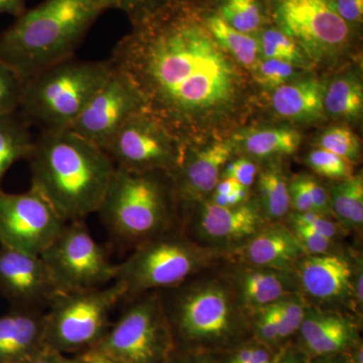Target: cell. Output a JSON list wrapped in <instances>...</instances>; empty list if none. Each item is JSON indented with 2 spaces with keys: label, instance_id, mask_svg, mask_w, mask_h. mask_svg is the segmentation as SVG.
I'll return each mask as SVG.
<instances>
[{
  "label": "cell",
  "instance_id": "cell-12",
  "mask_svg": "<svg viewBox=\"0 0 363 363\" xmlns=\"http://www.w3.org/2000/svg\"><path fill=\"white\" fill-rule=\"evenodd\" d=\"M183 145L147 112H138L117 131L104 152L117 168L172 174L180 164Z\"/></svg>",
  "mask_w": 363,
  "mask_h": 363
},
{
  "label": "cell",
  "instance_id": "cell-49",
  "mask_svg": "<svg viewBox=\"0 0 363 363\" xmlns=\"http://www.w3.org/2000/svg\"><path fill=\"white\" fill-rule=\"evenodd\" d=\"M23 363H79L77 357H68L62 353L47 350L39 357Z\"/></svg>",
  "mask_w": 363,
  "mask_h": 363
},
{
  "label": "cell",
  "instance_id": "cell-56",
  "mask_svg": "<svg viewBox=\"0 0 363 363\" xmlns=\"http://www.w3.org/2000/svg\"><path fill=\"white\" fill-rule=\"evenodd\" d=\"M281 363H292V362H281Z\"/></svg>",
  "mask_w": 363,
  "mask_h": 363
},
{
  "label": "cell",
  "instance_id": "cell-47",
  "mask_svg": "<svg viewBox=\"0 0 363 363\" xmlns=\"http://www.w3.org/2000/svg\"><path fill=\"white\" fill-rule=\"evenodd\" d=\"M272 357L271 353L264 348L250 347L240 350L234 355L230 363H264Z\"/></svg>",
  "mask_w": 363,
  "mask_h": 363
},
{
  "label": "cell",
  "instance_id": "cell-40",
  "mask_svg": "<svg viewBox=\"0 0 363 363\" xmlns=\"http://www.w3.org/2000/svg\"><path fill=\"white\" fill-rule=\"evenodd\" d=\"M336 13L354 32L362 33L363 26V0H328Z\"/></svg>",
  "mask_w": 363,
  "mask_h": 363
},
{
  "label": "cell",
  "instance_id": "cell-28",
  "mask_svg": "<svg viewBox=\"0 0 363 363\" xmlns=\"http://www.w3.org/2000/svg\"><path fill=\"white\" fill-rule=\"evenodd\" d=\"M260 206L267 218L277 220L288 214L291 208L289 182L283 169L272 164L257 175Z\"/></svg>",
  "mask_w": 363,
  "mask_h": 363
},
{
  "label": "cell",
  "instance_id": "cell-22",
  "mask_svg": "<svg viewBox=\"0 0 363 363\" xmlns=\"http://www.w3.org/2000/svg\"><path fill=\"white\" fill-rule=\"evenodd\" d=\"M234 154L252 159H281L295 154L302 143V133L291 124L242 126L229 136Z\"/></svg>",
  "mask_w": 363,
  "mask_h": 363
},
{
  "label": "cell",
  "instance_id": "cell-33",
  "mask_svg": "<svg viewBox=\"0 0 363 363\" xmlns=\"http://www.w3.org/2000/svg\"><path fill=\"white\" fill-rule=\"evenodd\" d=\"M305 162L318 175L335 182L346 180L354 175L353 162L319 147L311 150Z\"/></svg>",
  "mask_w": 363,
  "mask_h": 363
},
{
  "label": "cell",
  "instance_id": "cell-18",
  "mask_svg": "<svg viewBox=\"0 0 363 363\" xmlns=\"http://www.w3.org/2000/svg\"><path fill=\"white\" fill-rule=\"evenodd\" d=\"M47 350L45 310L11 307L0 315V363H23Z\"/></svg>",
  "mask_w": 363,
  "mask_h": 363
},
{
  "label": "cell",
  "instance_id": "cell-5",
  "mask_svg": "<svg viewBox=\"0 0 363 363\" xmlns=\"http://www.w3.org/2000/svg\"><path fill=\"white\" fill-rule=\"evenodd\" d=\"M111 59L72 57L23 81L18 113L42 130H69L86 105L111 77Z\"/></svg>",
  "mask_w": 363,
  "mask_h": 363
},
{
  "label": "cell",
  "instance_id": "cell-15",
  "mask_svg": "<svg viewBox=\"0 0 363 363\" xmlns=\"http://www.w3.org/2000/svg\"><path fill=\"white\" fill-rule=\"evenodd\" d=\"M58 294L40 255L0 247V297L11 307L45 310Z\"/></svg>",
  "mask_w": 363,
  "mask_h": 363
},
{
  "label": "cell",
  "instance_id": "cell-26",
  "mask_svg": "<svg viewBox=\"0 0 363 363\" xmlns=\"http://www.w3.org/2000/svg\"><path fill=\"white\" fill-rule=\"evenodd\" d=\"M219 16L238 32L257 37L272 25L269 0H206Z\"/></svg>",
  "mask_w": 363,
  "mask_h": 363
},
{
  "label": "cell",
  "instance_id": "cell-53",
  "mask_svg": "<svg viewBox=\"0 0 363 363\" xmlns=\"http://www.w3.org/2000/svg\"><path fill=\"white\" fill-rule=\"evenodd\" d=\"M353 363H363V353L362 346H360V347L357 350V352H355Z\"/></svg>",
  "mask_w": 363,
  "mask_h": 363
},
{
  "label": "cell",
  "instance_id": "cell-37",
  "mask_svg": "<svg viewBox=\"0 0 363 363\" xmlns=\"http://www.w3.org/2000/svg\"><path fill=\"white\" fill-rule=\"evenodd\" d=\"M172 0H116L117 9L128 16L131 26L138 25L159 13Z\"/></svg>",
  "mask_w": 363,
  "mask_h": 363
},
{
  "label": "cell",
  "instance_id": "cell-42",
  "mask_svg": "<svg viewBox=\"0 0 363 363\" xmlns=\"http://www.w3.org/2000/svg\"><path fill=\"white\" fill-rule=\"evenodd\" d=\"M301 177H302L306 189H307L308 194L311 198L315 211L327 217L333 214L332 213L329 191H327L322 184H320L313 177L309 175H301Z\"/></svg>",
  "mask_w": 363,
  "mask_h": 363
},
{
  "label": "cell",
  "instance_id": "cell-50",
  "mask_svg": "<svg viewBox=\"0 0 363 363\" xmlns=\"http://www.w3.org/2000/svg\"><path fill=\"white\" fill-rule=\"evenodd\" d=\"M28 0H0V16L9 14L18 18L26 11Z\"/></svg>",
  "mask_w": 363,
  "mask_h": 363
},
{
  "label": "cell",
  "instance_id": "cell-35",
  "mask_svg": "<svg viewBox=\"0 0 363 363\" xmlns=\"http://www.w3.org/2000/svg\"><path fill=\"white\" fill-rule=\"evenodd\" d=\"M345 321L347 320L340 315L306 311L304 321L298 329L305 345H308L324 337L329 332L337 328Z\"/></svg>",
  "mask_w": 363,
  "mask_h": 363
},
{
  "label": "cell",
  "instance_id": "cell-10",
  "mask_svg": "<svg viewBox=\"0 0 363 363\" xmlns=\"http://www.w3.org/2000/svg\"><path fill=\"white\" fill-rule=\"evenodd\" d=\"M59 293L101 288L116 281L117 264L91 235L84 220L67 222L58 238L40 255Z\"/></svg>",
  "mask_w": 363,
  "mask_h": 363
},
{
  "label": "cell",
  "instance_id": "cell-19",
  "mask_svg": "<svg viewBox=\"0 0 363 363\" xmlns=\"http://www.w3.org/2000/svg\"><path fill=\"white\" fill-rule=\"evenodd\" d=\"M327 80L315 72L269 92L272 111L291 125H311L327 118L324 108Z\"/></svg>",
  "mask_w": 363,
  "mask_h": 363
},
{
  "label": "cell",
  "instance_id": "cell-30",
  "mask_svg": "<svg viewBox=\"0 0 363 363\" xmlns=\"http://www.w3.org/2000/svg\"><path fill=\"white\" fill-rule=\"evenodd\" d=\"M257 40L259 59L279 60L305 71H316V68L297 42L274 23L267 26L257 35Z\"/></svg>",
  "mask_w": 363,
  "mask_h": 363
},
{
  "label": "cell",
  "instance_id": "cell-24",
  "mask_svg": "<svg viewBox=\"0 0 363 363\" xmlns=\"http://www.w3.org/2000/svg\"><path fill=\"white\" fill-rule=\"evenodd\" d=\"M203 20L216 42L250 74L259 60L257 37L238 32L222 20L206 0H200Z\"/></svg>",
  "mask_w": 363,
  "mask_h": 363
},
{
  "label": "cell",
  "instance_id": "cell-21",
  "mask_svg": "<svg viewBox=\"0 0 363 363\" xmlns=\"http://www.w3.org/2000/svg\"><path fill=\"white\" fill-rule=\"evenodd\" d=\"M243 255L252 266L286 272L307 253L292 228L277 224L262 228L250 238Z\"/></svg>",
  "mask_w": 363,
  "mask_h": 363
},
{
  "label": "cell",
  "instance_id": "cell-7",
  "mask_svg": "<svg viewBox=\"0 0 363 363\" xmlns=\"http://www.w3.org/2000/svg\"><path fill=\"white\" fill-rule=\"evenodd\" d=\"M126 298V286L114 281L92 290L59 293L45 311V345L62 354L95 347L111 328L112 310Z\"/></svg>",
  "mask_w": 363,
  "mask_h": 363
},
{
  "label": "cell",
  "instance_id": "cell-39",
  "mask_svg": "<svg viewBox=\"0 0 363 363\" xmlns=\"http://www.w3.org/2000/svg\"><path fill=\"white\" fill-rule=\"evenodd\" d=\"M292 230L307 255H319L329 253V250L333 243V240L330 238L313 230L309 227L298 225V224H292Z\"/></svg>",
  "mask_w": 363,
  "mask_h": 363
},
{
  "label": "cell",
  "instance_id": "cell-54",
  "mask_svg": "<svg viewBox=\"0 0 363 363\" xmlns=\"http://www.w3.org/2000/svg\"><path fill=\"white\" fill-rule=\"evenodd\" d=\"M281 354H279L278 357H272L271 359L267 360V362L264 363H281Z\"/></svg>",
  "mask_w": 363,
  "mask_h": 363
},
{
  "label": "cell",
  "instance_id": "cell-1",
  "mask_svg": "<svg viewBox=\"0 0 363 363\" xmlns=\"http://www.w3.org/2000/svg\"><path fill=\"white\" fill-rule=\"evenodd\" d=\"M111 60L183 147L229 138L257 104L250 73L209 32L200 0H172L133 26Z\"/></svg>",
  "mask_w": 363,
  "mask_h": 363
},
{
  "label": "cell",
  "instance_id": "cell-29",
  "mask_svg": "<svg viewBox=\"0 0 363 363\" xmlns=\"http://www.w3.org/2000/svg\"><path fill=\"white\" fill-rule=\"evenodd\" d=\"M332 213L341 223L359 228L363 223V177L336 181L329 191Z\"/></svg>",
  "mask_w": 363,
  "mask_h": 363
},
{
  "label": "cell",
  "instance_id": "cell-13",
  "mask_svg": "<svg viewBox=\"0 0 363 363\" xmlns=\"http://www.w3.org/2000/svg\"><path fill=\"white\" fill-rule=\"evenodd\" d=\"M66 223L33 187L16 194L0 191V247L40 255Z\"/></svg>",
  "mask_w": 363,
  "mask_h": 363
},
{
  "label": "cell",
  "instance_id": "cell-44",
  "mask_svg": "<svg viewBox=\"0 0 363 363\" xmlns=\"http://www.w3.org/2000/svg\"><path fill=\"white\" fill-rule=\"evenodd\" d=\"M289 194H290L291 207L296 210V213L305 212H316L313 206L311 198L308 194L302 177L298 176L289 183Z\"/></svg>",
  "mask_w": 363,
  "mask_h": 363
},
{
  "label": "cell",
  "instance_id": "cell-52",
  "mask_svg": "<svg viewBox=\"0 0 363 363\" xmlns=\"http://www.w3.org/2000/svg\"><path fill=\"white\" fill-rule=\"evenodd\" d=\"M363 276L362 272L360 271L357 272L354 276V279H353V294L352 298H355L357 301V305L362 307L363 302Z\"/></svg>",
  "mask_w": 363,
  "mask_h": 363
},
{
  "label": "cell",
  "instance_id": "cell-32",
  "mask_svg": "<svg viewBox=\"0 0 363 363\" xmlns=\"http://www.w3.org/2000/svg\"><path fill=\"white\" fill-rule=\"evenodd\" d=\"M316 147L333 154L357 162L362 155V142L359 136L347 124L339 123L325 130L318 136Z\"/></svg>",
  "mask_w": 363,
  "mask_h": 363
},
{
  "label": "cell",
  "instance_id": "cell-46",
  "mask_svg": "<svg viewBox=\"0 0 363 363\" xmlns=\"http://www.w3.org/2000/svg\"><path fill=\"white\" fill-rule=\"evenodd\" d=\"M250 189L240 186L226 195L212 194L210 201L220 207L233 208L245 204L250 200Z\"/></svg>",
  "mask_w": 363,
  "mask_h": 363
},
{
  "label": "cell",
  "instance_id": "cell-48",
  "mask_svg": "<svg viewBox=\"0 0 363 363\" xmlns=\"http://www.w3.org/2000/svg\"><path fill=\"white\" fill-rule=\"evenodd\" d=\"M79 363H121L96 347L75 354Z\"/></svg>",
  "mask_w": 363,
  "mask_h": 363
},
{
  "label": "cell",
  "instance_id": "cell-41",
  "mask_svg": "<svg viewBox=\"0 0 363 363\" xmlns=\"http://www.w3.org/2000/svg\"><path fill=\"white\" fill-rule=\"evenodd\" d=\"M292 224H298L309 227L317 233L323 234L326 238L333 240L338 233V228L333 221L328 217L317 212H305V213H295L291 217Z\"/></svg>",
  "mask_w": 363,
  "mask_h": 363
},
{
  "label": "cell",
  "instance_id": "cell-51",
  "mask_svg": "<svg viewBox=\"0 0 363 363\" xmlns=\"http://www.w3.org/2000/svg\"><path fill=\"white\" fill-rule=\"evenodd\" d=\"M240 184L233 180V179L223 178L217 183L212 194L226 195L228 193L233 192L235 189L240 187Z\"/></svg>",
  "mask_w": 363,
  "mask_h": 363
},
{
  "label": "cell",
  "instance_id": "cell-4",
  "mask_svg": "<svg viewBox=\"0 0 363 363\" xmlns=\"http://www.w3.org/2000/svg\"><path fill=\"white\" fill-rule=\"evenodd\" d=\"M178 210L169 174L116 167L97 213L114 241L135 250L174 230Z\"/></svg>",
  "mask_w": 363,
  "mask_h": 363
},
{
  "label": "cell",
  "instance_id": "cell-38",
  "mask_svg": "<svg viewBox=\"0 0 363 363\" xmlns=\"http://www.w3.org/2000/svg\"><path fill=\"white\" fill-rule=\"evenodd\" d=\"M259 175V168L252 157H241L233 160L222 171L221 178H231L245 188L252 187Z\"/></svg>",
  "mask_w": 363,
  "mask_h": 363
},
{
  "label": "cell",
  "instance_id": "cell-43",
  "mask_svg": "<svg viewBox=\"0 0 363 363\" xmlns=\"http://www.w3.org/2000/svg\"><path fill=\"white\" fill-rule=\"evenodd\" d=\"M276 303L292 330L294 332L298 330L301 324L304 321L306 315V307L303 301L300 300V298H296L295 296L290 295L281 298Z\"/></svg>",
  "mask_w": 363,
  "mask_h": 363
},
{
  "label": "cell",
  "instance_id": "cell-36",
  "mask_svg": "<svg viewBox=\"0 0 363 363\" xmlns=\"http://www.w3.org/2000/svg\"><path fill=\"white\" fill-rule=\"evenodd\" d=\"M353 338L352 326L348 321L344 322L342 325L329 332L324 337L320 338L315 342L306 345L308 351L312 354L321 355L332 354L345 350L351 343Z\"/></svg>",
  "mask_w": 363,
  "mask_h": 363
},
{
  "label": "cell",
  "instance_id": "cell-9",
  "mask_svg": "<svg viewBox=\"0 0 363 363\" xmlns=\"http://www.w3.org/2000/svg\"><path fill=\"white\" fill-rule=\"evenodd\" d=\"M209 259L204 248L172 230L133 250L117 264L116 281L126 286L130 298L157 289L176 288L200 271Z\"/></svg>",
  "mask_w": 363,
  "mask_h": 363
},
{
  "label": "cell",
  "instance_id": "cell-2",
  "mask_svg": "<svg viewBox=\"0 0 363 363\" xmlns=\"http://www.w3.org/2000/svg\"><path fill=\"white\" fill-rule=\"evenodd\" d=\"M26 161L30 187L66 222L97 213L116 169L104 150L70 130H43Z\"/></svg>",
  "mask_w": 363,
  "mask_h": 363
},
{
  "label": "cell",
  "instance_id": "cell-11",
  "mask_svg": "<svg viewBox=\"0 0 363 363\" xmlns=\"http://www.w3.org/2000/svg\"><path fill=\"white\" fill-rule=\"evenodd\" d=\"M175 342L188 346L222 342L233 335L236 313L230 294L219 284L188 286L164 306Z\"/></svg>",
  "mask_w": 363,
  "mask_h": 363
},
{
  "label": "cell",
  "instance_id": "cell-8",
  "mask_svg": "<svg viewBox=\"0 0 363 363\" xmlns=\"http://www.w3.org/2000/svg\"><path fill=\"white\" fill-rule=\"evenodd\" d=\"M130 298L95 347L121 363H169L177 346L162 298L145 293Z\"/></svg>",
  "mask_w": 363,
  "mask_h": 363
},
{
  "label": "cell",
  "instance_id": "cell-14",
  "mask_svg": "<svg viewBox=\"0 0 363 363\" xmlns=\"http://www.w3.org/2000/svg\"><path fill=\"white\" fill-rule=\"evenodd\" d=\"M143 109L135 86L114 66L111 77L91 98L69 130L104 150L121 126Z\"/></svg>",
  "mask_w": 363,
  "mask_h": 363
},
{
  "label": "cell",
  "instance_id": "cell-34",
  "mask_svg": "<svg viewBox=\"0 0 363 363\" xmlns=\"http://www.w3.org/2000/svg\"><path fill=\"white\" fill-rule=\"evenodd\" d=\"M23 86V79L0 60V116L18 111Z\"/></svg>",
  "mask_w": 363,
  "mask_h": 363
},
{
  "label": "cell",
  "instance_id": "cell-27",
  "mask_svg": "<svg viewBox=\"0 0 363 363\" xmlns=\"http://www.w3.org/2000/svg\"><path fill=\"white\" fill-rule=\"evenodd\" d=\"M33 143L30 124L18 112L0 116V191L7 171L16 162L26 160Z\"/></svg>",
  "mask_w": 363,
  "mask_h": 363
},
{
  "label": "cell",
  "instance_id": "cell-6",
  "mask_svg": "<svg viewBox=\"0 0 363 363\" xmlns=\"http://www.w3.org/2000/svg\"><path fill=\"white\" fill-rule=\"evenodd\" d=\"M272 23L302 48L316 70L339 69L354 54L360 33L328 0H269Z\"/></svg>",
  "mask_w": 363,
  "mask_h": 363
},
{
  "label": "cell",
  "instance_id": "cell-55",
  "mask_svg": "<svg viewBox=\"0 0 363 363\" xmlns=\"http://www.w3.org/2000/svg\"><path fill=\"white\" fill-rule=\"evenodd\" d=\"M169 363H181V362H177V360L175 359V357H174V355H173V357H172L171 362H169Z\"/></svg>",
  "mask_w": 363,
  "mask_h": 363
},
{
  "label": "cell",
  "instance_id": "cell-23",
  "mask_svg": "<svg viewBox=\"0 0 363 363\" xmlns=\"http://www.w3.org/2000/svg\"><path fill=\"white\" fill-rule=\"evenodd\" d=\"M324 108L327 118L344 124L362 123L363 82L357 67H341L330 80H327Z\"/></svg>",
  "mask_w": 363,
  "mask_h": 363
},
{
  "label": "cell",
  "instance_id": "cell-17",
  "mask_svg": "<svg viewBox=\"0 0 363 363\" xmlns=\"http://www.w3.org/2000/svg\"><path fill=\"white\" fill-rule=\"evenodd\" d=\"M297 271L305 293L315 300L335 303L352 297L355 272L340 253L306 255L298 262Z\"/></svg>",
  "mask_w": 363,
  "mask_h": 363
},
{
  "label": "cell",
  "instance_id": "cell-16",
  "mask_svg": "<svg viewBox=\"0 0 363 363\" xmlns=\"http://www.w3.org/2000/svg\"><path fill=\"white\" fill-rule=\"evenodd\" d=\"M233 154L229 138L184 147L180 164L171 175L178 207L201 203L211 195Z\"/></svg>",
  "mask_w": 363,
  "mask_h": 363
},
{
  "label": "cell",
  "instance_id": "cell-20",
  "mask_svg": "<svg viewBox=\"0 0 363 363\" xmlns=\"http://www.w3.org/2000/svg\"><path fill=\"white\" fill-rule=\"evenodd\" d=\"M260 208L245 203L233 208L220 207L213 202L203 201L198 213V229L212 240L233 242L250 240L264 228Z\"/></svg>",
  "mask_w": 363,
  "mask_h": 363
},
{
  "label": "cell",
  "instance_id": "cell-25",
  "mask_svg": "<svg viewBox=\"0 0 363 363\" xmlns=\"http://www.w3.org/2000/svg\"><path fill=\"white\" fill-rule=\"evenodd\" d=\"M286 274L285 272L264 267L243 272L240 279L242 302L250 308L259 310L292 295Z\"/></svg>",
  "mask_w": 363,
  "mask_h": 363
},
{
  "label": "cell",
  "instance_id": "cell-31",
  "mask_svg": "<svg viewBox=\"0 0 363 363\" xmlns=\"http://www.w3.org/2000/svg\"><path fill=\"white\" fill-rule=\"evenodd\" d=\"M307 73L309 71L303 70L279 60L259 59L250 75L253 84L259 86L269 93L281 86L297 80Z\"/></svg>",
  "mask_w": 363,
  "mask_h": 363
},
{
  "label": "cell",
  "instance_id": "cell-45",
  "mask_svg": "<svg viewBox=\"0 0 363 363\" xmlns=\"http://www.w3.org/2000/svg\"><path fill=\"white\" fill-rule=\"evenodd\" d=\"M259 312L257 327L260 337L267 342H274L279 339L278 329L269 306L262 308Z\"/></svg>",
  "mask_w": 363,
  "mask_h": 363
},
{
  "label": "cell",
  "instance_id": "cell-3",
  "mask_svg": "<svg viewBox=\"0 0 363 363\" xmlns=\"http://www.w3.org/2000/svg\"><path fill=\"white\" fill-rule=\"evenodd\" d=\"M116 0H45L0 33V60L21 79L75 57L95 21Z\"/></svg>",
  "mask_w": 363,
  "mask_h": 363
}]
</instances>
